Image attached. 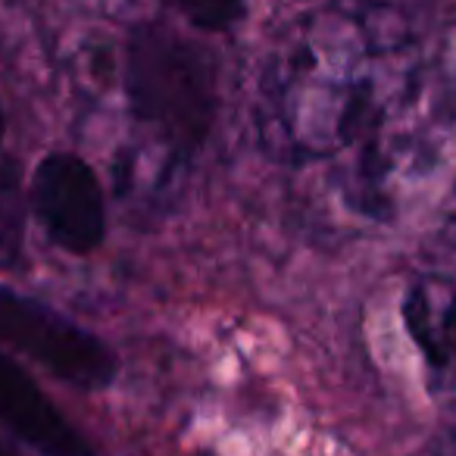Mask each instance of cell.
<instances>
[{"label":"cell","instance_id":"8992f818","mask_svg":"<svg viewBox=\"0 0 456 456\" xmlns=\"http://www.w3.org/2000/svg\"><path fill=\"white\" fill-rule=\"evenodd\" d=\"M26 254V200L16 159H0V273L20 269Z\"/></svg>","mask_w":456,"mask_h":456},{"label":"cell","instance_id":"277c9868","mask_svg":"<svg viewBox=\"0 0 456 456\" xmlns=\"http://www.w3.org/2000/svg\"><path fill=\"white\" fill-rule=\"evenodd\" d=\"M403 319L441 387H456V207L441 228V266L412 281Z\"/></svg>","mask_w":456,"mask_h":456},{"label":"cell","instance_id":"5b68a950","mask_svg":"<svg viewBox=\"0 0 456 456\" xmlns=\"http://www.w3.org/2000/svg\"><path fill=\"white\" fill-rule=\"evenodd\" d=\"M0 425L38 453L88 456L91 444L53 406V400L32 381V375L0 354Z\"/></svg>","mask_w":456,"mask_h":456},{"label":"cell","instance_id":"7a4b0ae2","mask_svg":"<svg viewBox=\"0 0 456 456\" xmlns=\"http://www.w3.org/2000/svg\"><path fill=\"white\" fill-rule=\"evenodd\" d=\"M0 341L26 354L57 381L103 391L116 379V356L101 338L26 294L0 288Z\"/></svg>","mask_w":456,"mask_h":456},{"label":"cell","instance_id":"6da1fadb","mask_svg":"<svg viewBox=\"0 0 456 456\" xmlns=\"http://www.w3.org/2000/svg\"><path fill=\"white\" fill-rule=\"evenodd\" d=\"M126 94L132 113L178 151L209 138L219 110L216 63L197 41L163 22H141L126 47Z\"/></svg>","mask_w":456,"mask_h":456},{"label":"cell","instance_id":"52a82bcc","mask_svg":"<svg viewBox=\"0 0 456 456\" xmlns=\"http://www.w3.org/2000/svg\"><path fill=\"white\" fill-rule=\"evenodd\" d=\"M203 32H225L244 16V0H163Z\"/></svg>","mask_w":456,"mask_h":456},{"label":"cell","instance_id":"9c48e42d","mask_svg":"<svg viewBox=\"0 0 456 456\" xmlns=\"http://www.w3.org/2000/svg\"><path fill=\"white\" fill-rule=\"evenodd\" d=\"M4 128H7V119H4V107H0V141H4Z\"/></svg>","mask_w":456,"mask_h":456},{"label":"cell","instance_id":"3957f363","mask_svg":"<svg viewBox=\"0 0 456 456\" xmlns=\"http://www.w3.org/2000/svg\"><path fill=\"white\" fill-rule=\"evenodd\" d=\"M32 209L66 254H91L107 235V207L94 169L76 153H51L32 175Z\"/></svg>","mask_w":456,"mask_h":456},{"label":"cell","instance_id":"ba28073f","mask_svg":"<svg viewBox=\"0 0 456 456\" xmlns=\"http://www.w3.org/2000/svg\"><path fill=\"white\" fill-rule=\"evenodd\" d=\"M437 69H441V94H444V110L456 113V26L450 28V35L444 38L441 57H437Z\"/></svg>","mask_w":456,"mask_h":456}]
</instances>
